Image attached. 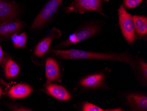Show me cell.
I'll list each match as a JSON object with an SVG mask.
<instances>
[{
    "instance_id": "obj_1",
    "label": "cell",
    "mask_w": 147,
    "mask_h": 111,
    "mask_svg": "<svg viewBox=\"0 0 147 111\" xmlns=\"http://www.w3.org/2000/svg\"><path fill=\"white\" fill-rule=\"evenodd\" d=\"M53 53L62 59H92L123 62L132 66L131 57L127 53H107L90 52L80 50H50Z\"/></svg>"
},
{
    "instance_id": "obj_2",
    "label": "cell",
    "mask_w": 147,
    "mask_h": 111,
    "mask_svg": "<svg viewBox=\"0 0 147 111\" xmlns=\"http://www.w3.org/2000/svg\"><path fill=\"white\" fill-rule=\"evenodd\" d=\"M119 22L124 38L129 44L136 39L135 28L133 16L129 14L123 5L119 9Z\"/></svg>"
},
{
    "instance_id": "obj_3",
    "label": "cell",
    "mask_w": 147,
    "mask_h": 111,
    "mask_svg": "<svg viewBox=\"0 0 147 111\" xmlns=\"http://www.w3.org/2000/svg\"><path fill=\"white\" fill-rule=\"evenodd\" d=\"M109 0H74L67 8V11L83 14L86 12H96L104 15L102 5Z\"/></svg>"
},
{
    "instance_id": "obj_4",
    "label": "cell",
    "mask_w": 147,
    "mask_h": 111,
    "mask_svg": "<svg viewBox=\"0 0 147 111\" xmlns=\"http://www.w3.org/2000/svg\"><path fill=\"white\" fill-rule=\"evenodd\" d=\"M100 30V27L97 25H89L70 35L67 39L59 45L58 47L62 48L79 43L94 36L98 33Z\"/></svg>"
},
{
    "instance_id": "obj_5",
    "label": "cell",
    "mask_w": 147,
    "mask_h": 111,
    "mask_svg": "<svg viewBox=\"0 0 147 111\" xmlns=\"http://www.w3.org/2000/svg\"><path fill=\"white\" fill-rule=\"evenodd\" d=\"M19 15L17 4L6 0H0V24L15 20Z\"/></svg>"
},
{
    "instance_id": "obj_6",
    "label": "cell",
    "mask_w": 147,
    "mask_h": 111,
    "mask_svg": "<svg viewBox=\"0 0 147 111\" xmlns=\"http://www.w3.org/2000/svg\"><path fill=\"white\" fill-rule=\"evenodd\" d=\"M61 31L57 29H53L50 33L42 39L36 46L34 50V55L38 57L43 56L49 49L51 44L55 39L61 37Z\"/></svg>"
},
{
    "instance_id": "obj_7",
    "label": "cell",
    "mask_w": 147,
    "mask_h": 111,
    "mask_svg": "<svg viewBox=\"0 0 147 111\" xmlns=\"http://www.w3.org/2000/svg\"><path fill=\"white\" fill-rule=\"evenodd\" d=\"M46 92L50 96L58 100L69 101L71 95L63 87L54 84H49L46 85Z\"/></svg>"
},
{
    "instance_id": "obj_8",
    "label": "cell",
    "mask_w": 147,
    "mask_h": 111,
    "mask_svg": "<svg viewBox=\"0 0 147 111\" xmlns=\"http://www.w3.org/2000/svg\"><path fill=\"white\" fill-rule=\"evenodd\" d=\"M45 76L49 81H55L59 79L60 70L57 61L52 58H48L45 63Z\"/></svg>"
},
{
    "instance_id": "obj_9",
    "label": "cell",
    "mask_w": 147,
    "mask_h": 111,
    "mask_svg": "<svg viewBox=\"0 0 147 111\" xmlns=\"http://www.w3.org/2000/svg\"><path fill=\"white\" fill-rule=\"evenodd\" d=\"M127 100L134 110L147 111V97L140 94H131L127 97Z\"/></svg>"
},
{
    "instance_id": "obj_10",
    "label": "cell",
    "mask_w": 147,
    "mask_h": 111,
    "mask_svg": "<svg viewBox=\"0 0 147 111\" xmlns=\"http://www.w3.org/2000/svg\"><path fill=\"white\" fill-rule=\"evenodd\" d=\"M23 23L18 20L9 21L0 24V36H8L16 33L22 29Z\"/></svg>"
},
{
    "instance_id": "obj_11",
    "label": "cell",
    "mask_w": 147,
    "mask_h": 111,
    "mask_svg": "<svg viewBox=\"0 0 147 111\" xmlns=\"http://www.w3.org/2000/svg\"><path fill=\"white\" fill-rule=\"evenodd\" d=\"M33 92V89L26 84H18L11 88L8 95L12 98H23L29 95Z\"/></svg>"
},
{
    "instance_id": "obj_12",
    "label": "cell",
    "mask_w": 147,
    "mask_h": 111,
    "mask_svg": "<svg viewBox=\"0 0 147 111\" xmlns=\"http://www.w3.org/2000/svg\"><path fill=\"white\" fill-rule=\"evenodd\" d=\"M104 83V77L102 74L90 75L80 81L82 86L91 89L98 88L102 86Z\"/></svg>"
},
{
    "instance_id": "obj_13",
    "label": "cell",
    "mask_w": 147,
    "mask_h": 111,
    "mask_svg": "<svg viewBox=\"0 0 147 111\" xmlns=\"http://www.w3.org/2000/svg\"><path fill=\"white\" fill-rule=\"evenodd\" d=\"M135 31L140 35H145L147 33V17L142 16H133Z\"/></svg>"
},
{
    "instance_id": "obj_14",
    "label": "cell",
    "mask_w": 147,
    "mask_h": 111,
    "mask_svg": "<svg viewBox=\"0 0 147 111\" xmlns=\"http://www.w3.org/2000/svg\"><path fill=\"white\" fill-rule=\"evenodd\" d=\"M4 70L7 78H12L18 75L20 72V68L15 62L11 59H8L5 63Z\"/></svg>"
},
{
    "instance_id": "obj_15",
    "label": "cell",
    "mask_w": 147,
    "mask_h": 111,
    "mask_svg": "<svg viewBox=\"0 0 147 111\" xmlns=\"http://www.w3.org/2000/svg\"><path fill=\"white\" fill-rule=\"evenodd\" d=\"M11 40L15 47L18 48H24L27 41V35L25 32L19 35L16 33L12 35Z\"/></svg>"
},
{
    "instance_id": "obj_16",
    "label": "cell",
    "mask_w": 147,
    "mask_h": 111,
    "mask_svg": "<svg viewBox=\"0 0 147 111\" xmlns=\"http://www.w3.org/2000/svg\"><path fill=\"white\" fill-rule=\"evenodd\" d=\"M82 110L84 111H104V109L90 103L86 102L83 106Z\"/></svg>"
},
{
    "instance_id": "obj_17",
    "label": "cell",
    "mask_w": 147,
    "mask_h": 111,
    "mask_svg": "<svg viewBox=\"0 0 147 111\" xmlns=\"http://www.w3.org/2000/svg\"><path fill=\"white\" fill-rule=\"evenodd\" d=\"M144 0H124V3L125 7L129 9H133L138 6Z\"/></svg>"
},
{
    "instance_id": "obj_18",
    "label": "cell",
    "mask_w": 147,
    "mask_h": 111,
    "mask_svg": "<svg viewBox=\"0 0 147 111\" xmlns=\"http://www.w3.org/2000/svg\"><path fill=\"white\" fill-rule=\"evenodd\" d=\"M140 65L141 67V70L144 78L147 80V63L143 61H140Z\"/></svg>"
},
{
    "instance_id": "obj_19",
    "label": "cell",
    "mask_w": 147,
    "mask_h": 111,
    "mask_svg": "<svg viewBox=\"0 0 147 111\" xmlns=\"http://www.w3.org/2000/svg\"><path fill=\"white\" fill-rule=\"evenodd\" d=\"M3 55H4V53H3L1 46L0 45V65L1 64V63H2L3 59Z\"/></svg>"
},
{
    "instance_id": "obj_20",
    "label": "cell",
    "mask_w": 147,
    "mask_h": 111,
    "mask_svg": "<svg viewBox=\"0 0 147 111\" xmlns=\"http://www.w3.org/2000/svg\"><path fill=\"white\" fill-rule=\"evenodd\" d=\"M15 111H31V109H29V108H24L22 107H20V108H16L14 109Z\"/></svg>"
},
{
    "instance_id": "obj_21",
    "label": "cell",
    "mask_w": 147,
    "mask_h": 111,
    "mask_svg": "<svg viewBox=\"0 0 147 111\" xmlns=\"http://www.w3.org/2000/svg\"><path fill=\"white\" fill-rule=\"evenodd\" d=\"M2 90L0 86V98L1 97V95H2Z\"/></svg>"
}]
</instances>
